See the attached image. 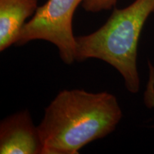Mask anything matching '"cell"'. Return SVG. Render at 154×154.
<instances>
[{
  "label": "cell",
  "instance_id": "cell-1",
  "mask_svg": "<svg viewBox=\"0 0 154 154\" xmlns=\"http://www.w3.org/2000/svg\"><path fill=\"white\" fill-rule=\"evenodd\" d=\"M123 117L116 97L84 89L59 92L45 109L38 128L42 154H77L88 143L106 137Z\"/></svg>",
  "mask_w": 154,
  "mask_h": 154
},
{
  "label": "cell",
  "instance_id": "cell-4",
  "mask_svg": "<svg viewBox=\"0 0 154 154\" xmlns=\"http://www.w3.org/2000/svg\"><path fill=\"white\" fill-rule=\"evenodd\" d=\"M43 143L29 111H19L0 123V153L42 154Z\"/></svg>",
  "mask_w": 154,
  "mask_h": 154
},
{
  "label": "cell",
  "instance_id": "cell-3",
  "mask_svg": "<svg viewBox=\"0 0 154 154\" xmlns=\"http://www.w3.org/2000/svg\"><path fill=\"white\" fill-rule=\"evenodd\" d=\"M84 0H48L38 7L29 21L25 23L14 45H25L34 40L53 44L62 61L70 65L76 61V36L73 33V17Z\"/></svg>",
  "mask_w": 154,
  "mask_h": 154
},
{
  "label": "cell",
  "instance_id": "cell-6",
  "mask_svg": "<svg viewBox=\"0 0 154 154\" xmlns=\"http://www.w3.org/2000/svg\"><path fill=\"white\" fill-rule=\"evenodd\" d=\"M118 0H84L82 7L88 12L97 13L103 10H110L115 7Z\"/></svg>",
  "mask_w": 154,
  "mask_h": 154
},
{
  "label": "cell",
  "instance_id": "cell-5",
  "mask_svg": "<svg viewBox=\"0 0 154 154\" xmlns=\"http://www.w3.org/2000/svg\"><path fill=\"white\" fill-rule=\"evenodd\" d=\"M38 7V0H0L1 52L15 44L26 19Z\"/></svg>",
  "mask_w": 154,
  "mask_h": 154
},
{
  "label": "cell",
  "instance_id": "cell-2",
  "mask_svg": "<svg viewBox=\"0 0 154 154\" xmlns=\"http://www.w3.org/2000/svg\"><path fill=\"white\" fill-rule=\"evenodd\" d=\"M154 13V0H135L124 9L114 8L106 22L88 35L76 36L75 59H97L110 64L122 76L128 91L140 88L137 50L145 23Z\"/></svg>",
  "mask_w": 154,
  "mask_h": 154
}]
</instances>
